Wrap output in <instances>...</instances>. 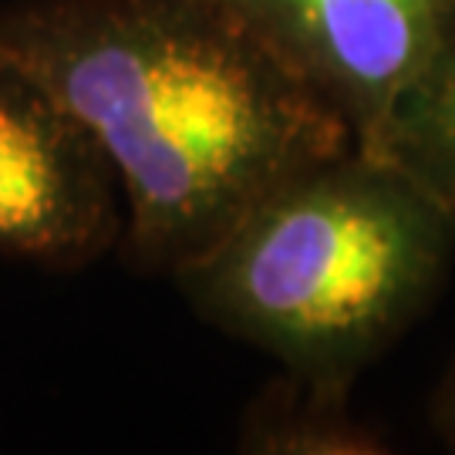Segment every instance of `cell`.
<instances>
[{"mask_svg":"<svg viewBox=\"0 0 455 455\" xmlns=\"http://www.w3.org/2000/svg\"><path fill=\"white\" fill-rule=\"evenodd\" d=\"M368 152L388 159L455 212V0L422 65L395 95Z\"/></svg>","mask_w":455,"mask_h":455,"instance_id":"5b68a950","label":"cell"},{"mask_svg":"<svg viewBox=\"0 0 455 455\" xmlns=\"http://www.w3.org/2000/svg\"><path fill=\"white\" fill-rule=\"evenodd\" d=\"M428 425H432L435 439L449 452H455V361L445 368L439 385L432 388V398H428Z\"/></svg>","mask_w":455,"mask_h":455,"instance_id":"52a82bcc","label":"cell"},{"mask_svg":"<svg viewBox=\"0 0 455 455\" xmlns=\"http://www.w3.org/2000/svg\"><path fill=\"white\" fill-rule=\"evenodd\" d=\"M125 227V189L95 132L0 54V257L75 274L118 253Z\"/></svg>","mask_w":455,"mask_h":455,"instance_id":"3957f363","label":"cell"},{"mask_svg":"<svg viewBox=\"0 0 455 455\" xmlns=\"http://www.w3.org/2000/svg\"><path fill=\"white\" fill-rule=\"evenodd\" d=\"M368 146L452 0H216Z\"/></svg>","mask_w":455,"mask_h":455,"instance_id":"277c9868","label":"cell"},{"mask_svg":"<svg viewBox=\"0 0 455 455\" xmlns=\"http://www.w3.org/2000/svg\"><path fill=\"white\" fill-rule=\"evenodd\" d=\"M0 54L105 146L125 189L122 257L172 276L351 125L216 0H11Z\"/></svg>","mask_w":455,"mask_h":455,"instance_id":"6da1fadb","label":"cell"},{"mask_svg":"<svg viewBox=\"0 0 455 455\" xmlns=\"http://www.w3.org/2000/svg\"><path fill=\"white\" fill-rule=\"evenodd\" d=\"M452 263L455 212L351 146L270 189L169 280L206 324L283 371L355 388L435 307Z\"/></svg>","mask_w":455,"mask_h":455,"instance_id":"7a4b0ae2","label":"cell"},{"mask_svg":"<svg viewBox=\"0 0 455 455\" xmlns=\"http://www.w3.org/2000/svg\"><path fill=\"white\" fill-rule=\"evenodd\" d=\"M344 385L283 371L263 385L240 419L236 449L246 455H381L388 439L361 422Z\"/></svg>","mask_w":455,"mask_h":455,"instance_id":"8992f818","label":"cell"}]
</instances>
